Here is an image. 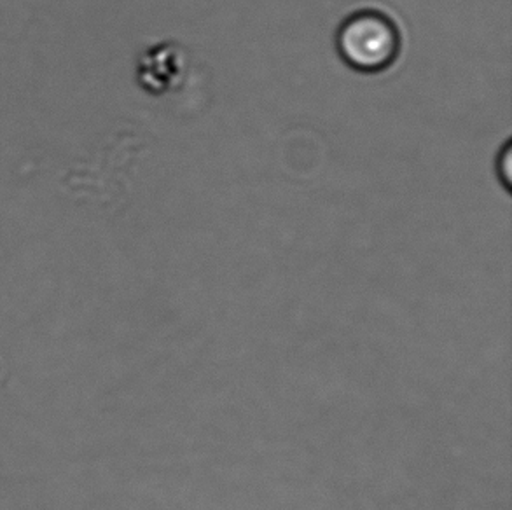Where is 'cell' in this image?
I'll list each match as a JSON object with an SVG mask.
<instances>
[{
	"label": "cell",
	"mask_w": 512,
	"mask_h": 510,
	"mask_svg": "<svg viewBox=\"0 0 512 510\" xmlns=\"http://www.w3.org/2000/svg\"><path fill=\"white\" fill-rule=\"evenodd\" d=\"M497 175H499L502 186L506 191H511L512 187V144L511 140L500 149L497 156Z\"/></svg>",
	"instance_id": "obj_3"
},
{
	"label": "cell",
	"mask_w": 512,
	"mask_h": 510,
	"mask_svg": "<svg viewBox=\"0 0 512 510\" xmlns=\"http://www.w3.org/2000/svg\"><path fill=\"white\" fill-rule=\"evenodd\" d=\"M336 48L350 69L376 74L399 58L401 30L387 13L359 9L348 14L338 28Z\"/></svg>",
	"instance_id": "obj_1"
},
{
	"label": "cell",
	"mask_w": 512,
	"mask_h": 510,
	"mask_svg": "<svg viewBox=\"0 0 512 510\" xmlns=\"http://www.w3.org/2000/svg\"><path fill=\"white\" fill-rule=\"evenodd\" d=\"M189 56L177 42L154 44L139 56L135 76L149 95H167L186 81Z\"/></svg>",
	"instance_id": "obj_2"
}]
</instances>
